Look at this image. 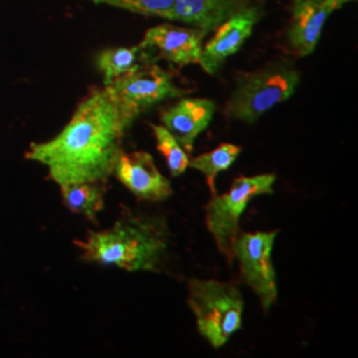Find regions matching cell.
<instances>
[{
	"mask_svg": "<svg viewBox=\"0 0 358 358\" xmlns=\"http://www.w3.org/2000/svg\"><path fill=\"white\" fill-rule=\"evenodd\" d=\"M130 127L108 90H93L56 137L31 145L26 157L47 167L59 186L103 183L113 174Z\"/></svg>",
	"mask_w": 358,
	"mask_h": 358,
	"instance_id": "6da1fadb",
	"label": "cell"
},
{
	"mask_svg": "<svg viewBox=\"0 0 358 358\" xmlns=\"http://www.w3.org/2000/svg\"><path fill=\"white\" fill-rule=\"evenodd\" d=\"M87 262L129 272H157L166 259L169 231L161 217L122 214L103 231H90L75 242Z\"/></svg>",
	"mask_w": 358,
	"mask_h": 358,
	"instance_id": "7a4b0ae2",
	"label": "cell"
},
{
	"mask_svg": "<svg viewBox=\"0 0 358 358\" xmlns=\"http://www.w3.org/2000/svg\"><path fill=\"white\" fill-rule=\"evenodd\" d=\"M187 304L198 333L214 349H220L242 328L244 300L234 282L192 278L187 284Z\"/></svg>",
	"mask_w": 358,
	"mask_h": 358,
	"instance_id": "3957f363",
	"label": "cell"
},
{
	"mask_svg": "<svg viewBox=\"0 0 358 358\" xmlns=\"http://www.w3.org/2000/svg\"><path fill=\"white\" fill-rule=\"evenodd\" d=\"M301 80L300 72L287 62H275L238 77L226 106L234 121L255 124L275 106L289 100Z\"/></svg>",
	"mask_w": 358,
	"mask_h": 358,
	"instance_id": "277c9868",
	"label": "cell"
},
{
	"mask_svg": "<svg viewBox=\"0 0 358 358\" xmlns=\"http://www.w3.org/2000/svg\"><path fill=\"white\" fill-rule=\"evenodd\" d=\"M275 174H259L254 177L241 176L234 179L230 190L213 198L205 207L207 230L217 244L219 252L232 260V245L241 234V219L244 211L257 196L273 194Z\"/></svg>",
	"mask_w": 358,
	"mask_h": 358,
	"instance_id": "5b68a950",
	"label": "cell"
},
{
	"mask_svg": "<svg viewBox=\"0 0 358 358\" xmlns=\"http://www.w3.org/2000/svg\"><path fill=\"white\" fill-rule=\"evenodd\" d=\"M105 90L130 124L154 105L183 97L187 93L177 87L171 75L154 62L118 77L112 84L105 85Z\"/></svg>",
	"mask_w": 358,
	"mask_h": 358,
	"instance_id": "8992f818",
	"label": "cell"
},
{
	"mask_svg": "<svg viewBox=\"0 0 358 358\" xmlns=\"http://www.w3.org/2000/svg\"><path fill=\"white\" fill-rule=\"evenodd\" d=\"M279 231L242 232L232 245V259L238 262L242 282L255 294L264 313L278 301V282L272 251Z\"/></svg>",
	"mask_w": 358,
	"mask_h": 358,
	"instance_id": "52a82bcc",
	"label": "cell"
},
{
	"mask_svg": "<svg viewBox=\"0 0 358 358\" xmlns=\"http://www.w3.org/2000/svg\"><path fill=\"white\" fill-rule=\"evenodd\" d=\"M113 174L129 192L142 201L159 202L173 194L170 180L155 166L153 155L145 150L121 152Z\"/></svg>",
	"mask_w": 358,
	"mask_h": 358,
	"instance_id": "ba28073f",
	"label": "cell"
},
{
	"mask_svg": "<svg viewBox=\"0 0 358 358\" xmlns=\"http://www.w3.org/2000/svg\"><path fill=\"white\" fill-rule=\"evenodd\" d=\"M207 31L201 28H183L171 24H159L149 28L142 38L143 48L153 57L185 66L199 64Z\"/></svg>",
	"mask_w": 358,
	"mask_h": 358,
	"instance_id": "9c48e42d",
	"label": "cell"
},
{
	"mask_svg": "<svg viewBox=\"0 0 358 358\" xmlns=\"http://www.w3.org/2000/svg\"><path fill=\"white\" fill-rule=\"evenodd\" d=\"M259 19L260 10L257 6H252L217 27V34L206 44L201 55L199 65L206 73L215 75L226 60L242 48Z\"/></svg>",
	"mask_w": 358,
	"mask_h": 358,
	"instance_id": "30bf717a",
	"label": "cell"
},
{
	"mask_svg": "<svg viewBox=\"0 0 358 358\" xmlns=\"http://www.w3.org/2000/svg\"><path fill=\"white\" fill-rule=\"evenodd\" d=\"M217 105L210 99L183 97L162 112V125L173 134L180 146L190 154L198 136L208 128Z\"/></svg>",
	"mask_w": 358,
	"mask_h": 358,
	"instance_id": "8fae6325",
	"label": "cell"
},
{
	"mask_svg": "<svg viewBox=\"0 0 358 358\" xmlns=\"http://www.w3.org/2000/svg\"><path fill=\"white\" fill-rule=\"evenodd\" d=\"M334 13L327 0H294L291 7V24L288 44L300 57L312 55L329 15Z\"/></svg>",
	"mask_w": 358,
	"mask_h": 358,
	"instance_id": "7c38bea8",
	"label": "cell"
},
{
	"mask_svg": "<svg viewBox=\"0 0 358 358\" xmlns=\"http://www.w3.org/2000/svg\"><path fill=\"white\" fill-rule=\"evenodd\" d=\"M252 6L256 0H174L171 20L210 32Z\"/></svg>",
	"mask_w": 358,
	"mask_h": 358,
	"instance_id": "4fadbf2b",
	"label": "cell"
},
{
	"mask_svg": "<svg viewBox=\"0 0 358 358\" xmlns=\"http://www.w3.org/2000/svg\"><path fill=\"white\" fill-rule=\"evenodd\" d=\"M150 62H154L153 55L138 44L134 47L108 48L100 52L97 56V68L103 73V85H109L118 77Z\"/></svg>",
	"mask_w": 358,
	"mask_h": 358,
	"instance_id": "5bb4252c",
	"label": "cell"
},
{
	"mask_svg": "<svg viewBox=\"0 0 358 358\" xmlns=\"http://www.w3.org/2000/svg\"><path fill=\"white\" fill-rule=\"evenodd\" d=\"M64 205L75 214L84 215L97 223V214L103 211V190L100 182H78L60 186Z\"/></svg>",
	"mask_w": 358,
	"mask_h": 358,
	"instance_id": "9a60e30c",
	"label": "cell"
},
{
	"mask_svg": "<svg viewBox=\"0 0 358 358\" xmlns=\"http://www.w3.org/2000/svg\"><path fill=\"white\" fill-rule=\"evenodd\" d=\"M242 152L241 146L234 143H222L217 149L201 154L195 158H190L189 167L201 171L206 178V182L213 194L217 192L215 180L219 173L227 170L232 166V164L238 159L239 154Z\"/></svg>",
	"mask_w": 358,
	"mask_h": 358,
	"instance_id": "2e32d148",
	"label": "cell"
},
{
	"mask_svg": "<svg viewBox=\"0 0 358 358\" xmlns=\"http://www.w3.org/2000/svg\"><path fill=\"white\" fill-rule=\"evenodd\" d=\"M152 129L157 149L165 157L170 174L173 177L183 176L189 169V153L180 146V143L164 125H152Z\"/></svg>",
	"mask_w": 358,
	"mask_h": 358,
	"instance_id": "e0dca14e",
	"label": "cell"
},
{
	"mask_svg": "<svg viewBox=\"0 0 358 358\" xmlns=\"http://www.w3.org/2000/svg\"><path fill=\"white\" fill-rule=\"evenodd\" d=\"M96 4H105L115 8L145 16H155L171 20L174 0H92Z\"/></svg>",
	"mask_w": 358,
	"mask_h": 358,
	"instance_id": "ac0fdd59",
	"label": "cell"
},
{
	"mask_svg": "<svg viewBox=\"0 0 358 358\" xmlns=\"http://www.w3.org/2000/svg\"><path fill=\"white\" fill-rule=\"evenodd\" d=\"M327 1L332 7L333 11H337L338 8H341L346 3H350V1H355V0H327Z\"/></svg>",
	"mask_w": 358,
	"mask_h": 358,
	"instance_id": "d6986e66",
	"label": "cell"
}]
</instances>
